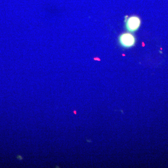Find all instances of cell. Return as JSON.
I'll list each match as a JSON object with an SVG mask.
<instances>
[{"label": "cell", "mask_w": 168, "mask_h": 168, "mask_svg": "<svg viewBox=\"0 0 168 168\" xmlns=\"http://www.w3.org/2000/svg\"><path fill=\"white\" fill-rule=\"evenodd\" d=\"M119 43L124 49H130L135 46L136 43V37L132 33H123L119 36Z\"/></svg>", "instance_id": "1"}, {"label": "cell", "mask_w": 168, "mask_h": 168, "mask_svg": "<svg viewBox=\"0 0 168 168\" xmlns=\"http://www.w3.org/2000/svg\"><path fill=\"white\" fill-rule=\"evenodd\" d=\"M125 23L126 30L129 32L133 33L139 29L141 25V21L139 16L132 15L130 17L126 16Z\"/></svg>", "instance_id": "2"}]
</instances>
